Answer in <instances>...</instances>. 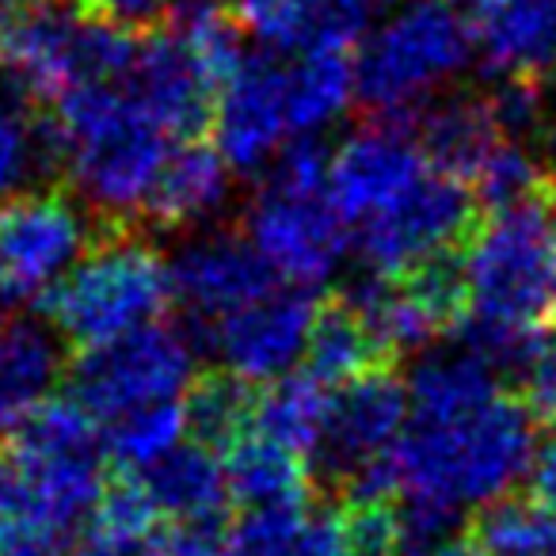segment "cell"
<instances>
[{"label":"cell","instance_id":"cell-1","mask_svg":"<svg viewBox=\"0 0 556 556\" xmlns=\"http://www.w3.org/2000/svg\"><path fill=\"white\" fill-rule=\"evenodd\" d=\"M42 161L65 168L85 206L103 225H134L168 146L134 92L77 85L39 118Z\"/></svg>","mask_w":556,"mask_h":556},{"label":"cell","instance_id":"cell-2","mask_svg":"<svg viewBox=\"0 0 556 556\" xmlns=\"http://www.w3.org/2000/svg\"><path fill=\"white\" fill-rule=\"evenodd\" d=\"M538 419L522 396L495 393L454 419H408L393 446L401 492L446 507H484L515 492L538 457Z\"/></svg>","mask_w":556,"mask_h":556},{"label":"cell","instance_id":"cell-3","mask_svg":"<svg viewBox=\"0 0 556 556\" xmlns=\"http://www.w3.org/2000/svg\"><path fill=\"white\" fill-rule=\"evenodd\" d=\"M168 302V263L134 225H115L39 305L65 343L88 351L153 325Z\"/></svg>","mask_w":556,"mask_h":556},{"label":"cell","instance_id":"cell-4","mask_svg":"<svg viewBox=\"0 0 556 556\" xmlns=\"http://www.w3.org/2000/svg\"><path fill=\"white\" fill-rule=\"evenodd\" d=\"M553 206L548 199L518 202L480 217L465 244L469 320L515 332H538L553 320Z\"/></svg>","mask_w":556,"mask_h":556},{"label":"cell","instance_id":"cell-5","mask_svg":"<svg viewBox=\"0 0 556 556\" xmlns=\"http://www.w3.org/2000/svg\"><path fill=\"white\" fill-rule=\"evenodd\" d=\"M477 31L454 0H412L363 42L355 96L374 118L416 123L412 108L472 62Z\"/></svg>","mask_w":556,"mask_h":556},{"label":"cell","instance_id":"cell-6","mask_svg":"<svg viewBox=\"0 0 556 556\" xmlns=\"http://www.w3.org/2000/svg\"><path fill=\"white\" fill-rule=\"evenodd\" d=\"M115 225L88 222L70 191H24L0 202V305L42 302Z\"/></svg>","mask_w":556,"mask_h":556},{"label":"cell","instance_id":"cell-7","mask_svg":"<svg viewBox=\"0 0 556 556\" xmlns=\"http://www.w3.org/2000/svg\"><path fill=\"white\" fill-rule=\"evenodd\" d=\"M194 351L179 328L146 325L100 348H88L70 366V396L96 419L168 404L191 389Z\"/></svg>","mask_w":556,"mask_h":556},{"label":"cell","instance_id":"cell-8","mask_svg":"<svg viewBox=\"0 0 556 556\" xmlns=\"http://www.w3.org/2000/svg\"><path fill=\"white\" fill-rule=\"evenodd\" d=\"M480 225V202L469 184L431 168L401 202L358 229V252L374 275H404L434 255L465 252Z\"/></svg>","mask_w":556,"mask_h":556},{"label":"cell","instance_id":"cell-9","mask_svg":"<svg viewBox=\"0 0 556 556\" xmlns=\"http://www.w3.org/2000/svg\"><path fill=\"white\" fill-rule=\"evenodd\" d=\"M248 240L278 278L305 290L325 282L348 248L343 217L328 191H290L275 184H263L248 206Z\"/></svg>","mask_w":556,"mask_h":556},{"label":"cell","instance_id":"cell-10","mask_svg":"<svg viewBox=\"0 0 556 556\" xmlns=\"http://www.w3.org/2000/svg\"><path fill=\"white\" fill-rule=\"evenodd\" d=\"M401 118H378L332 153L328 199L343 222H370L427 176V156Z\"/></svg>","mask_w":556,"mask_h":556},{"label":"cell","instance_id":"cell-11","mask_svg":"<svg viewBox=\"0 0 556 556\" xmlns=\"http://www.w3.org/2000/svg\"><path fill=\"white\" fill-rule=\"evenodd\" d=\"M412 412L408 386H401L393 370H374L366 378L343 386L332 401L320 442V480L340 492L366 462L389 454L404 434V416Z\"/></svg>","mask_w":556,"mask_h":556},{"label":"cell","instance_id":"cell-12","mask_svg":"<svg viewBox=\"0 0 556 556\" xmlns=\"http://www.w3.org/2000/svg\"><path fill=\"white\" fill-rule=\"evenodd\" d=\"M317 309L320 305L313 302V290L305 287L270 290L244 309L214 320L210 343L232 374L255 386V381L287 374L298 363V355L309 343Z\"/></svg>","mask_w":556,"mask_h":556},{"label":"cell","instance_id":"cell-13","mask_svg":"<svg viewBox=\"0 0 556 556\" xmlns=\"http://www.w3.org/2000/svg\"><path fill=\"white\" fill-rule=\"evenodd\" d=\"M168 270L172 302H179V309L194 325L206 328L275 290V270L255 252L252 240L237 232H210L202 240H191L187 248H179Z\"/></svg>","mask_w":556,"mask_h":556},{"label":"cell","instance_id":"cell-14","mask_svg":"<svg viewBox=\"0 0 556 556\" xmlns=\"http://www.w3.org/2000/svg\"><path fill=\"white\" fill-rule=\"evenodd\" d=\"M290 65H278L275 58H244L232 80L217 96L214 134L222 156L240 172H255L278 153L290 126L287 100Z\"/></svg>","mask_w":556,"mask_h":556},{"label":"cell","instance_id":"cell-15","mask_svg":"<svg viewBox=\"0 0 556 556\" xmlns=\"http://www.w3.org/2000/svg\"><path fill=\"white\" fill-rule=\"evenodd\" d=\"M130 85L134 100L146 108V115L179 141H194L214 123L217 96H222L217 80L202 70L199 58L187 50V42L172 31L149 35L141 42V58Z\"/></svg>","mask_w":556,"mask_h":556},{"label":"cell","instance_id":"cell-16","mask_svg":"<svg viewBox=\"0 0 556 556\" xmlns=\"http://www.w3.org/2000/svg\"><path fill=\"white\" fill-rule=\"evenodd\" d=\"M232 187V164L222 156V149L194 141H179L168 149L153 187L146 194L138 225L156 232H179L191 225L206 222L222 202L229 199Z\"/></svg>","mask_w":556,"mask_h":556},{"label":"cell","instance_id":"cell-17","mask_svg":"<svg viewBox=\"0 0 556 556\" xmlns=\"http://www.w3.org/2000/svg\"><path fill=\"white\" fill-rule=\"evenodd\" d=\"M62 374L54 332L24 317H0V434L16 431Z\"/></svg>","mask_w":556,"mask_h":556},{"label":"cell","instance_id":"cell-18","mask_svg":"<svg viewBox=\"0 0 556 556\" xmlns=\"http://www.w3.org/2000/svg\"><path fill=\"white\" fill-rule=\"evenodd\" d=\"M225 556H351L343 510L263 507L248 510L229 530Z\"/></svg>","mask_w":556,"mask_h":556},{"label":"cell","instance_id":"cell-19","mask_svg":"<svg viewBox=\"0 0 556 556\" xmlns=\"http://www.w3.org/2000/svg\"><path fill=\"white\" fill-rule=\"evenodd\" d=\"M419 149L427 164H434L446 176L472 184L480 164L495 153L503 141V130L495 123V111L488 96H454V100L434 103L431 111L416 118Z\"/></svg>","mask_w":556,"mask_h":556},{"label":"cell","instance_id":"cell-20","mask_svg":"<svg viewBox=\"0 0 556 556\" xmlns=\"http://www.w3.org/2000/svg\"><path fill=\"white\" fill-rule=\"evenodd\" d=\"M225 477L229 495L248 510L263 507H302L313 492V469L298 450L267 439V434H244L225 454Z\"/></svg>","mask_w":556,"mask_h":556},{"label":"cell","instance_id":"cell-21","mask_svg":"<svg viewBox=\"0 0 556 556\" xmlns=\"http://www.w3.org/2000/svg\"><path fill=\"white\" fill-rule=\"evenodd\" d=\"M488 70L500 77H533L556 70V0H510L480 31Z\"/></svg>","mask_w":556,"mask_h":556},{"label":"cell","instance_id":"cell-22","mask_svg":"<svg viewBox=\"0 0 556 556\" xmlns=\"http://www.w3.org/2000/svg\"><path fill=\"white\" fill-rule=\"evenodd\" d=\"M393 363L381 340L370 332L363 317L343 298L320 305L313 320L309 343H305V374L320 386H351L374 370Z\"/></svg>","mask_w":556,"mask_h":556},{"label":"cell","instance_id":"cell-23","mask_svg":"<svg viewBox=\"0 0 556 556\" xmlns=\"http://www.w3.org/2000/svg\"><path fill=\"white\" fill-rule=\"evenodd\" d=\"M146 488L156 500L161 515H172L176 522H194V518H222L229 495V477L214 450L206 446H176L156 465L146 469Z\"/></svg>","mask_w":556,"mask_h":556},{"label":"cell","instance_id":"cell-24","mask_svg":"<svg viewBox=\"0 0 556 556\" xmlns=\"http://www.w3.org/2000/svg\"><path fill=\"white\" fill-rule=\"evenodd\" d=\"M495 393V366H488L477 351H446L427 355L408 381L412 416L416 419H454L488 404Z\"/></svg>","mask_w":556,"mask_h":556},{"label":"cell","instance_id":"cell-25","mask_svg":"<svg viewBox=\"0 0 556 556\" xmlns=\"http://www.w3.org/2000/svg\"><path fill=\"white\" fill-rule=\"evenodd\" d=\"M255 408H260V396H255L252 381L232 370L199 374L184 393L187 431L194 434L199 446L214 450V454H229L244 434H252Z\"/></svg>","mask_w":556,"mask_h":556},{"label":"cell","instance_id":"cell-26","mask_svg":"<svg viewBox=\"0 0 556 556\" xmlns=\"http://www.w3.org/2000/svg\"><path fill=\"white\" fill-rule=\"evenodd\" d=\"M328 412H332V396L328 386H320L309 374H290L278 378L267 393L260 396L255 408V431L267 439L282 442V446L298 450V454H317L325 442Z\"/></svg>","mask_w":556,"mask_h":556},{"label":"cell","instance_id":"cell-27","mask_svg":"<svg viewBox=\"0 0 556 556\" xmlns=\"http://www.w3.org/2000/svg\"><path fill=\"white\" fill-rule=\"evenodd\" d=\"M351 92H355V62H351L348 50H302V58L290 65L287 80L290 126L305 134L320 130L336 115H343Z\"/></svg>","mask_w":556,"mask_h":556},{"label":"cell","instance_id":"cell-28","mask_svg":"<svg viewBox=\"0 0 556 556\" xmlns=\"http://www.w3.org/2000/svg\"><path fill=\"white\" fill-rule=\"evenodd\" d=\"M469 538L488 556H556V510L538 495H503L477 510Z\"/></svg>","mask_w":556,"mask_h":556},{"label":"cell","instance_id":"cell-29","mask_svg":"<svg viewBox=\"0 0 556 556\" xmlns=\"http://www.w3.org/2000/svg\"><path fill=\"white\" fill-rule=\"evenodd\" d=\"M548 187H553V172L530 153V146L503 138L472 176L469 191L477 194L480 210L495 214V210H510L518 202L548 199Z\"/></svg>","mask_w":556,"mask_h":556},{"label":"cell","instance_id":"cell-30","mask_svg":"<svg viewBox=\"0 0 556 556\" xmlns=\"http://www.w3.org/2000/svg\"><path fill=\"white\" fill-rule=\"evenodd\" d=\"M187 431V412L179 401L168 404H149V408L126 412V416L111 419L108 431V454L123 462L126 469H149L164 454L179 446V434Z\"/></svg>","mask_w":556,"mask_h":556},{"label":"cell","instance_id":"cell-31","mask_svg":"<svg viewBox=\"0 0 556 556\" xmlns=\"http://www.w3.org/2000/svg\"><path fill=\"white\" fill-rule=\"evenodd\" d=\"M156 500L149 495L146 480L123 477L103 488L92 518H88V538H111V541H149L156 533Z\"/></svg>","mask_w":556,"mask_h":556},{"label":"cell","instance_id":"cell-32","mask_svg":"<svg viewBox=\"0 0 556 556\" xmlns=\"http://www.w3.org/2000/svg\"><path fill=\"white\" fill-rule=\"evenodd\" d=\"M27 96H20L9 85V92H0V202L24 187L31 168L42 156L39 141V118L27 111Z\"/></svg>","mask_w":556,"mask_h":556},{"label":"cell","instance_id":"cell-33","mask_svg":"<svg viewBox=\"0 0 556 556\" xmlns=\"http://www.w3.org/2000/svg\"><path fill=\"white\" fill-rule=\"evenodd\" d=\"M343 530H348L351 556H396L401 553V510H396L389 500L348 503V510H343Z\"/></svg>","mask_w":556,"mask_h":556},{"label":"cell","instance_id":"cell-34","mask_svg":"<svg viewBox=\"0 0 556 556\" xmlns=\"http://www.w3.org/2000/svg\"><path fill=\"white\" fill-rule=\"evenodd\" d=\"M488 103H492L503 138L510 141H530L545 126V96H541V80L533 77H503Z\"/></svg>","mask_w":556,"mask_h":556},{"label":"cell","instance_id":"cell-35","mask_svg":"<svg viewBox=\"0 0 556 556\" xmlns=\"http://www.w3.org/2000/svg\"><path fill=\"white\" fill-rule=\"evenodd\" d=\"M153 556H225L229 533L222 518H194V522H172L149 538Z\"/></svg>","mask_w":556,"mask_h":556},{"label":"cell","instance_id":"cell-36","mask_svg":"<svg viewBox=\"0 0 556 556\" xmlns=\"http://www.w3.org/2000/svg\"><path fill=\"white\" fill-rule=\"evenodd\" d=\"M522 401L541 424H556V332L541 336L522 370Z\"/></svg>","mask_w":556,"mask_h":556},{"label":"cell","instance_id":"cell-37","mask_svg":"<svg viewBox=\"0 0 556 556\" xmlns=\"http://www.w3.org/2000/svg\"><path fill=\"white\" fill-rule=\"evenodd\" d=\"M172 4L176 0H80V9L88 16L108 20V24H118L126 31H146V27L164 24Z\"/></svg>","mask_w":556,"mask_h":556},{"label":"cell","instance_id":"cell-38","mask_svg":"<svg viewBox=\"0 0 556 556\" xmlns=\"http://www.w3.org/2000/svg\"><path fill=\"white\" fill-rule=\"evenodd\" d=\"M0 556H70L62 533L50 530H16L0 538Z\"/></svg>","mask_w":556,"mask_h":556},{"label":"cell","instance_id":"cell-39","mask_svg":"<svg viewBox=\"0 0 556 556\" xmlns=\"http://www.w3.org/2000/svg\"><path fill=\"white\" fill-rule=\"evenodd\" d=\"M533 495H538L541 503H548V507L556 510V431L548 434L545 442H541L538 457H533Z\"/></svg>","mask_w":556,"mask_h":556},{"label":"cell","instance_id":"cell-40","mask_svg":"<svg viewBox=\"0 0 556 556\" xmlns=\"http://www.w3.org/2000/svg\"><path fill=\"white\" fill-rule=\"evenodd\" d=\"M80 556H153L149 541H111V538H88Z\"/></svg>","mask_w":556,"mask_h":556},{"label":"cell","instance_id":"cell-41","mask_svg":"<svg viewBox=\"0 0 556 556\" xmlns=\"http://www.w3.org/2000/svg\"><path fill=\"white\" fill-rule=\"evenodd\" d=\"M434 556H488V553L477 545V541H472V538H465V533H462V538H457V541H450V545L442 548V553H434Z\"/></svg>","mask_w":556,"mask_h":556},{"label":"cell","instance_id":"cell-42","mask_svg":"<svg viewBox=\"0 0 556 556\" xmlns=\"http://www.w3.org/2000/svg\"><path fill=\"white\" fill-rule=\"evenodd\" d=\"M465 4H469V9H477V12H488V16H492V12L507 9L510 0H465Z\"/></svg>","mask_w":556,"mask_h":556},{"label":"cell","instance_id":"cell-43","mask_svg":"<svg viewBox=\"0 0 556 556\" xmlns=\"http://www.w3.org/2000/svg\"><path fill=\"white\" fill-rule=\"evenodd\" d=\"M548 206H553V217H556V172H553V187H548Z\"/></svg>","mask_w":556,"mask_h":556},{"label":"cell","instance_id":"cell-44","mask_svg":"<svg viewBox=\"0 0 556 556\" xmlns=\"http://www.w3.org/2000/svg\"><path fill=\"white\" fill-rule=\"evenodd\" d=\"M553 320H556V252H553Z\"/></svg>","mask_w":556,"mask_h":556},{"label":"cell","instance_id":"cell-45","mask_svg":"<svg viewBox=\"0 0 556 556\" xmlns=\"http://www.w3.org/2000/svg\"><path fill=\"white\" fill-rule=\"evenodd\" d=\"M386 4H396V0H366V9H386Z\"/></svg>","mask_w":556,"mask_h":556},{"label":"cell","instance_id":"cell-46","mask_svg":"<svg viewBox=\"0 0 556 556\" xmlns=\"http://www.w3.org/2000/svg\"><path fill=\"white\" fill-rule=\"evenodd\" d=\"M0 4H9V9H20V4H39V0H0Z\"/></svg>","mask_w":556,"mask_h":556}]
</instances>
